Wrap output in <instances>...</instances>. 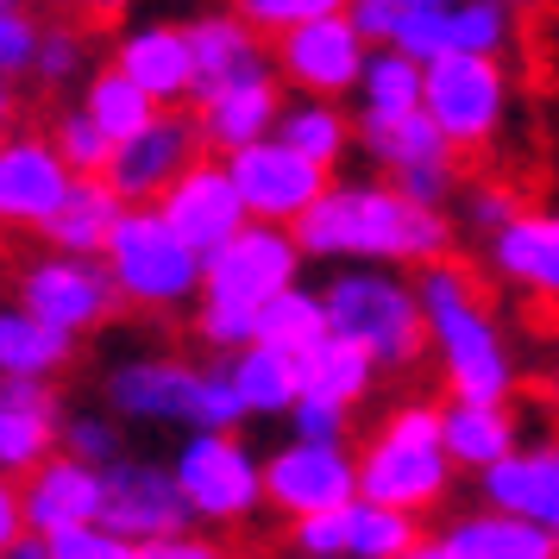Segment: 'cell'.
I'll list each match as a JSON object with an SVG mask.
<instances>
[{"instance_id":"1","label":"cell","mask_w":559,"mask_h":559,"mask_svg":"<svg viewBox=\"0 0 559 559\" xmlns=\"http://www.w3.org/2000/svg\"><path fill=\"white\" fill-rule=\"evenodd\" d=\"M289 239L302 264H396V277L453 258V221L408 207L390 182H328Z\"/></svg>"},{"instance_id":"2","label":"cell","mask_w":559,"mask_h":559,"mask_svg":"<svg viewBox=\"0 0 559 559\" xmlns=\"http://www.w3.org/2000/svg\"><path fill=\"white\" fill-rule=\"evenodd\" d=\"M415 308H421V346H433L453 403L509 408L515 383H522V365H515V346H509L478 271H465L459 258L428 264L415 277Z\"/></svg>"},{"instance_id":"3","label":"cell","mask_w":559,"mask_h":559,"mask_svg":"<svg viewBox=\"0 0 559 559\" xmlns=\"http://www.w3.org/2000/svg\"><path fill=\"white\" fill-rule=\"evenodd\" d=\"M102 403L114 421L139 428H182V433H239V403L221 365H195L177 353H132L114 358L102 378Z\"/></svg>"},{"instance_id":"4","label":"cell","mask_w":559,"mask_h":559,"mask_svg":"<svg viewBox=\"0 0 559 559\" xmlns=\"http://www.w3.org/2000/svg\"><path fill=\"white\" fill-rule=\"evenodd\" d=\"M346 20L365 45L440 63V57H503L515 38L509 0H353Z\"/></svg>"},{"instance_id":"5","label":"cell","mask_w":559,"mask_h":559,"mask_svg":"<svg viewBox=\"0 0 559 559\" xmlns=\"http://www.w3.org/2000/svg\"><path fill=\"white\" fill-rule=\"evenodd\" d=\"M353 478H358V503L408 515V522H421L428 509L447 503L453 465H447V447H440V403L390 408L378 433L353 453Z\"/></svg>"},{"instance_id":"6","label":"cell","mask_w":559,"mask_h":559,"mask_svg":"<svg viewBox=\"0 0 559 559\" xmlns=\"http://www.w3.org/2000/svg\"><path fill=\"white\" fill-rule=\"evenodd\" d=\"M321 314L328 333L346 340L371 358L378 371H408L421 346V308H415V283L396 271H340L321 289Z\"/></svg>"},{"instance_id":"7","label":"cell","mask_w":559,"mask_h":559,"mask_svg":"<svg viewBox=\"0 0 559 559\" xmlns=\"http://www.w3.org/2000/svg\"><path fill=\"white\" fill-rule=\"evenodd\" d=\"M102 271L114 283V302H132L145 314H177V308H195V296H202V258L152 207L120 214V227L102 252Z\"/></svg>"},{"instance_id":"8","label":"cell","mask_w":559,"mask_h":559,"mask_svg":"<svg viewBox=\"0 0 559 559\" xmlns=\"http://www.w3.org/2000/svg\"><path fill=\"white\" fill-rule=\"evenodd\" d=\"M509 82L503 57H440L421 63V120L440 132L447 152H490L509 127Z\"/></svg>"},{"instance_id":"9","label":"cell","mask_w":559,"mask_h":559,"mask_svg":"<svg viewBox=\"0 0 559 559\" xmlns=\"http://www.w3.org/2000/svg\"><path fill=\"white\" fill-rule=\"evenodd\" d=\"M164 472L177 484L189 528H239L264 509L258 484V453L246 433H182L177 453L164 459Z\"/></svg>"},{"instance_id":"10","label":"cell","mask_w":559,"mask_h":559,"mask_svg":"<svg viewBox=\"0 0 559 559\" xmlns=\"http://www.w3.org/2000/svg\"><path fill=\"white\" fill-rule=\"evenodd\" d=\"M296 283H302V252H296V239H289V233H277V227H239L221 252L202 258V296H195V308H214V314H239V321H252L271 296L296 289Z\"/></svg>"},{"instance_id":"11","label":"cell","mask_w":559,"mask_h":559,"mask_svg":"<svg viewBox=\"0 0 559 559\" xmlns=\"http://www.w3.org/2000/svg\"><path fill=\"white\" fill-rule=\"evenodd\" d=\"M13 308H26L32 321H45V328L70 333H95L114 321V283H107L102 258H57V252H38L20 264V277H13Z\"/></svg>"},{"instance_id":"12","label":"cell","mask_w":559,"mask_h":559,"mask_svg":"<svg viewBox=\"0 0 559 559\" xmlns=\"http://www.w3.org/2000/svg\"><path fill=\"white\" fill-rule=\"evenodd\" d=\"M258 484H264V503L289 515V522L358 503L353 447L346 440H283V447L258 459Z\"/></svg>"},{"instance_id":"13","label":"cell","mask_w":559,"mask_h":559,"mask_svg":"<svg viewBox=\"0 0 559 559\" xmlns=\"http://www.w3.org/2000/svg\"><path fill=\"white\" fill-rule=\"evenodd\" d=\"M365 38L353 32L346 20V7H333L328 20H308V26L283 32L277 45H271V82H289L302 102H333L340 95H353L358 88V70H365Z\"/></svg>"},{"instance_id":"14","label":"cell","mask_w":559,"mask_h":559,"mask_svg":"<svg viewBox=\"0 0 559 559\" xmlns=\"http://www.w3.org/2000/svg\"><path fill=\"white\" fill-rule=\"evenodd\" d=\"M221 170H227L233 195L246 207V227H277V233L296 227L308 207L321 202V189L333 182V177H321L314 164H302L289 145H277V139L221 157Z\"/></svg>"},{"instance_id":"15","label":"cell","mask_w":559,"mask_h":559,"mask_svg":"<svg viewBox=\"0 0 559 559\" xmlns=\"http://www.w3.org/2000/svg\"><path fill=\"white\" fill-rule=\"evenodd\" d=\"M95 528H107L127 547H152V540H170V534H189V515H182V497L164 459H139L120 453L102 472V515Z\"/></svg>"},{"instance_id":"16","label":"cell","mask_w":559,"mask_h":559,"mask_svg":"<svg viewBox=\"0 0 559 559\" xmlns=\"http://www.w3.org/2000/svg\"><path fill=\"white\" fill-rule=\"evenodd\" d=\"M202 139H195V120L189 114H157L145 132H132L120 139L114 152H107V170L102 182L120 195V207H152L170 182L189 170V164H202Z\"/></svg>"},{"instance_id":"17","label":"cell","mask_w":559,"mask_h":559,"mask_svg":"<svg viewBox=\"0 0 559 559\" xmlns=\"http://www.w3.org/2000/svg\"><path fill=\"white\" fill-rule=\"evenodd\" d=\"M70 182L76 177L51 157L45 132H0V233H45Z\"/></svg>"},{"instance_id":"18","label":"cell","mask_w":559,"mask_h":559,"mask_svg":"<svg viewBox=\"0 0 559 559\" xmlns=\"http://www.w3.org/2000/svg\"><path fill=\"white\" fill-rule=\"evenodd\" d=\"M152 214H157L170 233H177V239H182L195 258L221 252L233 233L246 227V207H239V195H233V182H227V170H221V157L189 164V170H182V177L152 202Z\"/></svg>"},{"instance_id":"19","label":"cell","mask_w":559,"mask_h":559,"mask_svg":"<svg viewBox=\"0 0 559 559\" xmlns=\"http://www.w3.org/2000/svg\"><path fill=\"white\" fill-rule=\"evenodd\" d=\"M182 45H189L195 102H202V95H221V88L271 82V45H264L239 13H195V20L182 26Z\"/></svg>"},{"instance_id":"20","label":"cell","mask_w":559,"mask_h":559,"mask_svg":"<svg viewBox=\"0 0 559 559\" xmlns=\"http://www.w3.org/2000/svg\"><path fill=\"white\" fill-rule=\"evenodd\" d=\"M114 76H127L157 114H182V102H195L189 82V45H182L177 20H139L114 38Z\"/></svg>"},{"instance_id":"21","label":"cell","mask_w":559,"mask_h":559,"mask_svg":"<svg viewBox=\"0 0 559 559\" xmlns=\"http://www.w3.org/2000/svg\"><path fill=\"white\" fill-rule=\"evenodd\" d=\"M95 515H102V472H88L76 459L57 453L20 478V522L32 540H63L76 528H95Z\"/></svg>"},{"instance_id":"22","label":"cell","mask_w":559,"mask_h":559,"mask_svg":"<svg viewBox=\"0 0 559 559\" xmlns=\"http://www.w3.org/2000/svg\"><path fill=\"white\" fill-rule=\"evenodd\" d=\"M478 497L490 515H509L522 528L559 534V447H515L497 459L490 472H478Z\"/></svg>"},{"instance_id":"23","label":"cell","mask_w":559,"mask_h":559,"mask_svg":"<svg viewBox=\"0 0 559 559\" xmlns=\"http://www.w3.org/2000/svg\"><path fill=\"white\" fill-rule=\"evenodd\" d=\"M63 396L57 383H13L0 378V478H26L45 459H57L63 440Z\"/></svg>"},{"instance_id":"24","label":"cell","mask_w":559,"mask_h":559,"mask_svg":"<svg viewBox=\"0 0 559 559\" xmlns=\"http://www.w3.org/2000/svg\"><path fill=\"white\" fill-rule=\"evenodd\" d=\"M484 258H490L497 283L554 302L559 296V214L554 207H522L509 227H497L484 239Z\"/></svg>"},{"instance_id":"25","label":"cell","mask_w":559,"mask_h":559,"mask_svg":"<svg viewBox=\"0 0 559 559\" xmlns=\"http://www.w3.org/2000/svg\"><path fill=\"white\" fill-rule=\"evenodd\" d=\"M277 114H283V88L277 82H246V88H221V95H202L195 102V139L202 152H246V145H264L277 132Z\"/></svg>"},{"instance_id":"26","label":"cell","mask_w":559,"mask_h":559,"mask_svg":"<svg viewBox=\"0 0 559 559\" xmlns=\"http://www.w3.org/2000/svg\"><path fill=\"white\" fill-rule=\"evenodd\" d=\"M378 390V365L346 346V340H321V346H308L296 358V403H321V408H340V415H353L365 396Z\"/></svg>"},{"instance_id":"27","label":"cell","mask_w":559,"mask_h":559,"mask_svg":"<svg viewBox=\"0 0 559 559\" xmlns=\"http://www.w3.org/2000/svg\"><path fill=\"white\" fill-rule=\"evenodd\" d=\"M440 447H447L453 472H490L497 459L522 447V415L484 403H447L440 408Z\"/></svg>"},{"instance_id":"28","label":"cell","mask_w":559,"mask_h":559,"mask_svg":"<svg viewBox=\"0 0 559 559\" xmlns=\"http://www.w3.org/2000/svg\"><path fill=\"white\" fill-rule=\"evenodd\" d=\"M120 195L107 189L102 177H76L70 182V195H63V207H57V221L45 227V252L57 258H102L107 239H114V227H120Z\"/></svg>"},{"instance_id":"29","label":"cell","mask_w":559,"mask_h":559,"mask_svg":"<svg viewBox=\"0 0 559 559\" xmlns=\"http://www.w3.org/2000/svg\"><path fill=\"white\" fill-rule=\"evenodd\" d=\"M447 559H559V534L522 528L509 515H490V509H472V515H453L447 534H433Z\"/></svg>"},{"instance_id":"30","label":"cell","mask_w":559,"mask_h":559,"mask_svg":"<svg viewBox=\"0 0 559 559\" xmlns=\"http://www.w3.org/2000/svg\"><path fill=\"white\" fill-rule=\"evenodd\" d=\"M76 340L70 333L32 321L26 308L0 302V378L13 383H57V371H70Z\"/></svg>"},{"instance_id":"31","label":"cell","mask_w":559,"mask_h":559,"mask_svg":"<svg viewBox=\"0 0 559 559\" xmlns=\"http://www.w3.org/2000/svg\"><path fill=\"white\" fill-rule=\"evenodd\" d=\"M227 371V390L246 421H277L296 408V358L271 353V346H246V353L221 358Z\"/></svg>"},{"instance_id":"32","label":"cell","mask_w":559,"mask_h":559,"mask_svg":"<svg viewBox=\"0 0 559 559\" xmlns=\"http://www.w3.org/2000/svg\"><path fill=\"white\" fill-rule=\"evenodd\" d=\"M271 139L289 145L302 164H314L321 177H333V170L346 164V152H353V114L333 107V102H283Z\"/></svg>"},{"instance_id":"33","label":"cell","mask_w":559,"mask_h":559,"mask_svg":"<svg viewBox=\"0 0 559 559\" xmlns=\"http://www.w3.org/2000/svg\"><path fill=\"white\" fill-rule=\"evenodd\" d=\"M353 152L371 157V170H383V182L403 177V170H421V164H447V145L440 132L421 120V114H396V120H353Z\"/></svg>"},{"instance_id":"34","label":"cell","mask_w":559,"mask_h":559,"mask_svg":"<svg viewBox=\"0 0 559 559\" xmlns=\"http://www.w3.org/2000/svg\"><path fill=\"white\" fill-rule=\"evenodd\" d=\"M321 340H328V314H321V289H308V283L271 296V302L252 314V346H271V353H283V358H302L308 346H321Z\"/></svg>"},{"instance_id":"35","label":"cell","mask_w":559,"mask_h":559,"mask_svg":"<svg viewBox=\"0 0 559 559\" xmlns=\"http://www.w3.org/2000/svg\"><path fill=\"white\" fill-rule=\"evenodd\" d=\"M353 95H358L353 120H396V114H421V63H408V57L371 45Z\"/></svg>"},{"instance_id":"36","label":"cell","mask_w":559,"mask_h":559,"mask_svg":"<svg viewBox=\"0 0 559 559\" xmlns=\"http://www.w3.org/2000/svg\"><path fill=\"white\" fill-rule=\"evenodd\" d=\"M82 114H88V127L102 132L107 145H120V139H132V132H145L157 120V107L132 88L127 76H114V70H88V82H82Z\"/></svg>"},{"instance_id":"37","label":"cell","mask_w":559,"mask_h":559,"mask_svg":"<svg viewBox=\"0 0 559 559\" xmlns=\"http://www.w3.org/2000/svg\"><path fill=\"white\" fill-rule=\"evenodd\" d=\"M415 540H421V522H408V515L371 503L346 509V559H403Z\"/></svg>"},{"instance_id":"38","label":"cell","mask_w":559,"mask_h":559,"mask_svg":"<svg viewBox=\"0 0 559 559\" xmlns=\"http://www.w3.org/2000/svg\"><path fill=\"white\" fill-rule=\"evenodd\" d=\"M95 70V45H88V32L70 26V20H45L38 26V51H32V76L45 82V88H63V82H76Z\"/></svg>"},{"instance_id":"39","label":"cell","mask_w":559,"mask_h":559,"mask_svg":"<svg viewBox=\"0 0 559 559\" xmlns=\"http://www.w3.org/2000/svg\"><path fill=\"white\" fill-rule=\"evenodd\" d=\"M57 453L88 465V472H107L114 459L127 453V428L107 415V408H88V415H63V440H57Z\"/></svg>"},{"instance_id":"40","label":"cell","mask_w":559,"mask_h":559,"mask_svg":"<svg viewBox=\"0 0 559 559\" xmlns=\"http://www.w3.org/2000/svg\"><path fill=\"white\" fill-rule=\"evenodd\" d=\"M45 145H51V157L70 170V177H102L107 152H114L102 132L88 127V114H82V107H63V114H57L51 132H45Z\"/></svg>"},{"instance_id":"41","label":"cell","mask_w":559,"mask_h":559,"mask_svg":"<svg viewBox=\"0 0 559 559\" xmlns=\"http://www.w3.org/2000/svg\"><path fill=\"white\" fill-rule=\"evenodd\" d=\"M38 13L20 0H0V82L32 76V51H38Z\"/></svg>"},{"instance_id":"42","label":"cell","mask_w":559,"mask_h":559,"mask_svg":"<svg viewBox=\"0 0 559 559\" xmlns=\"http://www.w3.org/2000/svg\"><path fill=\"white\" fill-rule=\"evenodd\" d=\"M522 214V195L515 189H503V182H472V189H459V221L453 227H472V233H490L497 227H509Z\"/></svg>"},{"instance_id":"43","label":"cell","mask_w":559,"mask_h":559,"mask_svg":"<svg viewBox=\"0 0 559 559\" xmlns=\"http://www.w3.org/2000/svg\"><path fill=\"white\" fill-rule=\"evenodd\" d=\"M390 189H396L408 207H421V214H447V202L459 195V157H447V164H421V170H403V177H390Z\"/></svg>"},{"instance_id":"44","label":"cell","mask_w":559,"mask_h":559,"mask_svg":"<svg viewBox=\"0 0 559 559\" xmlns=\"http://www.w3.org/2000/svg\"><path fill=\"white\" fill-rule=\"evenodd\" d=\"M333 7H340V0H246V7H239V20H246L258 38H264V32L283 38V32L308 26V20H328Z\"/></svg>"},{"instance_id":"45","label":"cell","mask_w":559,"mask_h":559,"mask_svg":"<svg viewBox=\"0 0 559 559\" xmlns=\"http://www.w3.org/2000/svg\"><path fill=\"white\" fill-rule=\"evenodd\" d=\"M353 509V503H346ZM346 509H328V515H308V522H289V559H346Z\"/></svg>"},{"instance_id":"46","label":"cell","mask_w":559,"mask_h":559,"mask_svg":"<svg viewBox=\"0 0 559 559\" xmlns=\"http://www.w3.org/2000/svg\"><path fill=\"white\" fill-rule=\"evenodd\" d=\"M45 559H139V547L114 540L107 528H76L63 540H45Z\"/></svg>"},{"instance_id":"47","label":"cell","mask_w":559,"mask_h":559,"mask_svg":"<svg viewBox=\"0 0 559 559\" xmlns=\"http://www.w3.org/2000/svg\"><path fill=\"white\" fill-rule=\"evenodd\" d=\"M195 333H202V346H214L221 358H233V353L252 346V321H239V314H214V308H195Z\"/></svg>"},{"instance_id":"48","label":"cell","mask_w":559,"mask_h":559,"mask_svg":"<svg viewBox=\"0 0 559 559\" xmlns=\"http://www.w3.org/2000/svg\"><path fill=\"white\" fill-rule=\"evenodd\" d=\"M289 440H346L353 428V415H340V408H321V403H296L289 408Z\"/></svg>"},{"instance_id":"49","label":"cell","mask_w":559,"mask_h":559,"mask_svg":"<svg viewBox=\"0 0 559 559\" xmlns=\"http://www.w3.org/2000/svg\"><path fill=\"white\" fill-rule=\"evenodd\" d=\"M139 559H233L214 534H170V540H152V547H139Z\"/></svg>"},{"instance_id":"50","label":"cell","mask_w":559,"mask_h":559,"mask_svg":"<svg viewBox=\"0 0 559 559\" xmlns=\"http://www.w3.org/2000/svg\"><path fill=\"white\" fill-rule=\"evenodd\" d=\"M20 540H26V522H20V484L0 478V559L13 554Z\"/></svg>"},{"instance_id":"51","label":"cell","mask_w":559,"mask_h":559,"mask_svg":"<svg viewBox=\"0 0 559 559\" xmlns=\"http://www.w3.org/2000/svg\"><path fill=\"white\" fill-rule=\"evenodd\" d=\"M403 559H447V554H440V540H433V534H421V540H415Z\"/></svg>"},{"instance_id":"52","label":"cell","mask_w":559,"mask_h":559,"mask_svg":"<svg viewBox=\"0 0 559 559\" xmlns=\"http://www.w3.org/2000/svg\"><path fill=\"white\" fill-rule=\"evenodd\" d=\"M7 120H13V82H0V132H13Z\"/></svg>"}]
</instances>
